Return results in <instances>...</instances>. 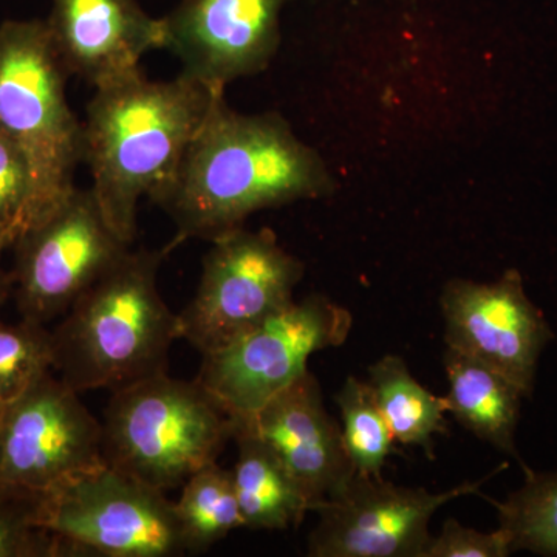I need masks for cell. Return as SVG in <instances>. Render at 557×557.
<instances>
[{
	"mask_svg": "<svg viewBox=\"0 0 557 557\" xmlns=\"http://www.w3.org/2000/svg\"><path fill=\"white\" fill-rule=\"evenodd\" d=\"M36 223L35 186L27 161L0 134V251L14 247Z\"/></svg>",
	"mask_w": 557,
	"mask_h": 557,
	"instance_id": "23",
	"label": "cell"
},
{
	"mask_svg": "<svg viewBox=\"0 0 557 557\" xmlns=\"http://www.w3.org/2000/svg\"><path fill=\"white\" fill-rule=\"evenodd\" d=\"M211 244L196 295L178 313L180 336L203 357L292 304L304 277V263L270 230L240 226Z\"/></svg>",
	"mask_w": 557,
	"mask_h": 557,
	"instance_id": "9",
	"label": "cell"
},
{
	"mask_svg": "<svg viewBox=\"0 0 557 557\" xmlns=\"http://www.w3.org/2000/svg\"><path fill=\"white\" fill-rule=\"evenodd\" d=\"M219 94L185 75L150 81L141 72L95 91L83 124V161L98 207L124 244L137 237L139 200L163 207L171 196Z\"/></svg>",
	"mask_w": 557,
	"mask_h": 557,
	"instance_id": "2",
	"label": "cell"
},
{
	"mask_svg": "<svg viewBox=\"0 0 557 557\" xmlns=\"http://www.w3.org/2000/svg\"><path fill=\"white\" fill-rule=\"evenodd\" d=\"M245 420L296 480L310 512L355 472L310 370Z\"/></svg>",
	"mask_w": 557,
	"mask_h": 557,
	"instance_id": "15",
	"label": "cell"
},
{
	"mask_svg": "<svg viewBox=\"0 0 557 557\" xmlns=\"http://www.w3.org/2000/svg\"><path fill=\"white\" fill-rule=\"evenodd\" d=\"M440 309L446 347L496 370L525 398L533 395L539 359L555 335L528 298L519 271H505L493 282L453 278L443 288Z\"/></svg>",
	"mask_w": 557,
	"mask_h": 557,
	"instance_id": "12",
	"label": "cell"
},
{
	"mask_svg": "<svg viewBox=\"0 0 557 557\" xmlns=\"http://www.w3.org/2000/svg\"><path fill=\"white\" fill-rule=\"evenodd\" d=\"M0 416H2V413H0Z\"/></svg>",
	"mask_w": 557,
	"mask_h": 557,
	"instance_id": "27",
	"label": "cell"
},
{
	"mask_svg": "<svg viewBox=\"0 0 557 557\" xmlns=\"http://www.w3.org/2000/svg\"><path fill=\"white\" fill-rule=\"evenodd\" d=\"M174 247L129 249L51 330L53 370L73 391L113 392L166 372L172 344L182 336L178 314L161 298L157 277Z\"/></svg>",
	"mask_w": 557,
	"mask_h": 557,
	"instance_id": "3",
	"label": "cell"
},
{
	"mask_svg": "<svg viewBox=\"0 0 557 557\" xmlns=\"http://www.w3.org/2000/svg\"><path fill=\"white\" fill-rule=\"evenodd\" d=\"M234 440V490L245 528L274 531L299 527L310 512V504L287 468L245 418H237Z\"/></svg>",
	"mask_w": 557,
	"mask_h": 557,
	"instance_id": "17",
	"label": "cell"
},
{
	"mask_svg": "<svg viewBox=\"0 0 557 557\" xmlns=\"http://www.w3.org/2000/svg\"><path fill=\"white\" fill-rule=\"evenodd\" d=\"M509 539L502 528L491 533L463 525L456 519L443 523L437 536L429 541L423 557H508Z\"/></svg>",
	"mask_w": 557,
	"mask_h": 557,
	"instance_id": "25",
	"label": "cell"
},
{
	"mask_svg": "<svg viewBox=\"0 0 557 557\" xmlns=\"http://www.w3.org/2000/svg\"><path fill=\"white\" fill-rule=\"evenodd\" d=\"M33 509L36 525L57 539L62 557L186 553L174 502L109 465L40 498Z\"/></svg>",
	"mask_w": 557,
	"mask_h": 557,
	"instance_id": "6",
	"label": "cell"
},
{
	"mask_svg": "<svg viewBox=\"0 0 557 557\" xmlns=\"http://www.w3.org/2000/svg\"><path fill=\"white\" fill-rule=\"evenodd\" d=\"M104 465L102 424L51 372L0 416V500L35 505Z\"/></svg>",
	"mask_w": 557,
	"mask_h": 557,
	"instance_id": "7",
	"label": "cell"
},
{
	"mask_svg": "<svg viewBox=\"0 0 557 557\" xmlns=\"http://www.w3.org/2000/svg\"><path fill=\"white\" fill-rule=\"evenodd\" d=\"M2 252L3 251H0V259H2ZM11 285H13L11 284V276L3 271L2 263H0V307H2L3 302L9 298Z\"/></svg>",
	"mask_w": 557,
	"mask_h": 557,
	"instance_id": "26",
	"label": "cell"
},
{
	"mask_svg": "<svg viewBox=\"0 0 557 557\" xmlns=\"http://www.w3.org/2000/svg\"><path fill=\"white\" fill-rule=\"evenodd\" d=\"M186 553H201L245 528L234 490L233 471L215 463L201 468L183 483L174 502Z\"/></svg>",
	"mask_w": 557,
	"mask_h": 557,
	"instance_id": "19",
	"label": "cell"
},
{
	"mask_svg": "<svg viewBox=\"0 0 557 557\" xmlns=\"http://www.w3.org/2000/svg\"><path fill=\"white\" fill-rule=\"evenodd\" d=\"M350 311L327 296L293 300L228 346L205 355L197 380L236 418L251 417L350 335Z\"/></svg>",
	"mask_w": 557,
	"mask_h": 557,
	"instance_id": "8",
	"label": "cell"
},
{
	"mask_svg": "<svg viewBox=\"0 0 557 557\" xmlns=\"http://www.w3.org/2000/svg\"><path fill=\"white\" fill-rule=\"evenodd\" d=\"M336 180L317 150L277 113L230 109L225 91L212 101L190 143L177 183L163 207L178 242L214 240L262 209L335 193Z\"/></svg>",
	"mask_w": 557,
	"mask_h": 557,
	"instance_id": "1",
	"label": "cell"
},
{
	"mask_svg": "<svg viewBox=\"0 0 557 557\" xmlns=\"http://www.w3.org/2000/svg\"><path fill=\"white\" fill-rule=\"evenodd\" d=\"M91 189H73L60 207L14 245L11 284L22 319L47 325L129 252Z\"/></svg>",
	"mask_w": 557,
	"mask_h": 557,
	"instance_id": "10",
	"label": "cell"
},
{
	"mask_svg": "<svg viewBox=\"0 0 557 557\" xmlns=\"http://www.w3.org/2000/svg\"><path fill=\"white\" fill-rule=\"evenodd\" d=\"M443 364L449 416L480 442L519 458L516 431L525 398L522 391L496 370L453 348L446 347Z\"/></svg>",
	"mask_w": 557,
	"mask_h": 557,
	"instance_id": "16",
	"label": "cell"
},
{
	"mask_svg": "<svg viewBox=\"0 0 557 557\" xmlns=\"http://www.w3.org/2000/svg\"><path fill=\"white\" fill-rule=\"evenodd\" d=\"M287 0H185L166 17V49L182 75L212 90L269 67L281 42Z\"/></svg>",
	"mask_w": 557,
	"mask_h": 557,
	"instance_id": "13",
	"label": "cell"
},
{
	"mask_svg": "<svg viewBox=\"0 0 557 557\" xmlns=\"http://www.w3.org/2000/svg\"><path fill=\"white\" fill-rule=\"evenodd\" d=\"M344 448L355 472L383 478L394 435L368 380L348 376L336 395Z\"/></svg>",
	"mask_w": 557,
	"mask_h": 557,
	"instance_id": "21",
	"label": "cell"
},
{
	"mask_svg": "<svg viewBox=\"0 0 557 557\" xmlns=\"http://www.w3.org/2000/svg\"><path fill=\"white\" fill-rule=\"evenodd\" d=\"M67 76L47 22L0 25V134L27 161L38 223L76 188L83 163L84 126L65 97Z\"/></svg>",
	"mask_w": 557,
	"mask_h": 557,
	"instance_id": "5",
	"label": "cell"
},
{
	"mask_svg": "<svg viewBox=\"0 0 557 557\" xmlns=\"http://www.w3.org/2000/svg\"><path fill=\"white\" fill-rule=\"evenodd\" d=\"M101 424L106 463L164 493L218 461L237 418L199 380L160 372L113 391Z\"/></svg>",
	"mask_w": 557,
	"mask_h": 557,
	"instance_id": "4",
	"label": "cell"
},
{
	"mask_svg": "<svg viewBox=\"0 0 557 557\" xmlns=\"http://www.w3.org/2000/svg\"><path fill=\"white\" fill-rule=\"evenodd\" d=\"M51 42L69 75L95 89L141 72L150 50L166 49V21L148 16L137 0H53Z\"/></svg>",
	"mask_w": 557,
	"mask_h": 557,
	"instance_id": "14",
	"label": "cell"
},
{
	"mask_svg": "<svg viewBox=\"0 0 557 557\" xmlns=\"http://www.w3.org/2000/svg\"><path fill=\"white\" fill-rule=\"evenodd\" d=\"M493 474L432 493L354 472L311 509L318 522L307 552L311 557H423L435 512L479 494Z\"/></svg>",
	"mask_w": 557,
	"mask_h": 557,
	"instance_id": "11",
	"label": "cell"
},
{
	"mask_svg": "<svg viewBox=\"0 0 557 557\" xmlns=\"http://www.w3.org/2000/svg\"><path fill=\"white\" fill-rule=\"evenodd\" d=\"M0 557H62L57 539L36 525L35 509L0 500Z\"/></svg>",
	"mask_w": 557,
	"mask_h": 557,
	"instance_id": "24",
	"label": "cell"
},
{
	"mask_svg": "<svg viewBox=\"0 0 557 557\" xmlns=\"http://www.w3.org/2000/svg\"><path fill=\"white\" fill-rule=\"evenodd\" d=\"M525 471V482L504 502H493L511 552L557 557V471Z\"/></svg>",
	"mask_w": 557,
	"mask_h": 557,
	"instance_id": "20",
	"label": "cell"
},
{
	"mask_svg": "<svg viewBox=\"0 0 557 557\" xmlns=\"http://www.w3.org/2000/svg\"><path fill=\"white\" fill-rule=\"evenodd\" d=\"M51 330L21 319L0 322V413L53 370Z\"/></svg>",
	"mask_w": 557,
	"mask_h": 557,
	"instance_id": "22",
	"label": "cell"
},
{
	"mask_svg": "<svg viewBox=\"0 0 557 557\" xmlns=\"http://www.w3.org/2000/svg\"><path fill=\"white\" fill-rule=\"evenodd\" d=\"M368 381L395 442L434 457L435 437L448 432L446 399L424 387L398 355H384L373 362Z\"/></svg>",
	"mask_w": 557,
	"mask_h": 557,
	"instance_id": "18",
	"label": "cell"
}]
</instances>
